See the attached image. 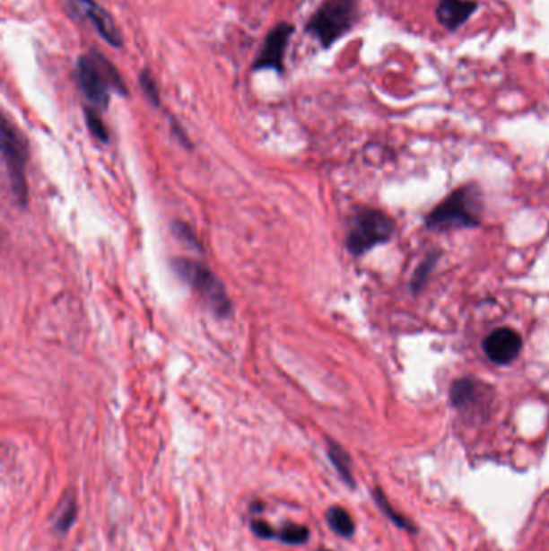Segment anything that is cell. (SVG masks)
<instances>
[{"instance_id": "1", "label": "cell", "mask_w": 549, "mask_h": 551, "mask_svg": "<svg viewBox=\"0 0 549 551\" xmlns=\"http://www.w3.org/2000/svg\"><path fill=\"white\" fill-rule=\"evenodd\" d=\"M76 79L79 91L97 110H105L109 107L111 92L127 95L125 79L121 78L117 66L95 48L78 57Z\"/></svg>"}, {"instance_id": "2", "label": "cell", "mask_w": 549, "mask_h": 551, "mask_svg": "<svg viewBox=\"0 0 549 551\" xmlns=\"http://www.w3.org/2000/svg\"><path fill=\"white\" fill-rule=\"evenodd\" d=\"M358 20L360 0H324L306 22L305 30L322 48H330L353 30Z\"/></svg>"}, {"instance_id": "3", "label": "cell", "mask_w": 549, "mask_h": 551, "mask_svg": "<svg viewBox=\"0 0 549 551\" xmlns=\"http://www.w3.org/2000/svg\"><path fill=\"white\" fill-rule=\"evenodd\" d=\"M479 224L480 194L474 184L455 190L425 216V226L439 232L477 228Z\"/></svg>"}, {"instance_id": "4", "label": "cell", "mask_w": 549, "mask_h": 551, "mask_svg": "<svg viewBox=\"0 0 549 551\" xmlns=\"http://www.w3.org/2000/svg\"><path fill=\"white\" fill-rule=\"evenodd\" d=\"M176 273L186 283L194 287V291L204 299L205 303L210 307L213 313L220 318H229L232 313V303L229 299L228 292L216 276L202 263L178 258L173 263Z\"/></svg>"}, {"instance_id": "5", "label": "cell", "mask_w": 549, "mask_h": 551, "mask_svg": "<svg viewBox=\"0 0 549 551\" xmlns=\"http://www.w3.org/2000/svg\"><path fill=\"white\" fill-rule=\"evenodd\" d=\"M395 223L387 213L374 208H362L354 214L352 228L346 237V249L354 257H362L376 245L392 239Z\"/></svg>"}, {"instance_id": "6", "label": "cell", "mask_w": 549, "mask_h": 551, "mask_svg": "<svg viewBox=\"0 0 549 551\" xmlns=\"http://www.w3.org/2000/svg\"><path fill=\"white\" fill-rule=\"evenodd\" d=\"M2 153L7 165L16 202L24 206L28 202V181H26L28 149L23 136L20 135V131L8 121L7 117L2 119Z\"/></svg>"}, {"instance_id": "7", "label": "cell", "mask_w": 549, "mask_h": 551, "mask_svg": "<svg viewBox=\"0 0 549 551\" xmlns=\"http://www.w3.org/2000/svg\"><path fill=\"white\" fill-rule=\"evenodd\" d=\"M68 7L76 18L91 24L109 46L115 48L125 46L117 22L100 4L95 0H68Z\"/></svg>"}, {"instance_id": "8", "label": "cell", "mask_w": 549, "mask_h": 551, "mask_svg": "<svg viewBox=\"0 0 549 551\" xmlns=\"http://www.w3.org/2000/svg\"><path fill=\"white\" fill-rule=\"evenodd\" d=\"M295 32L293 24L279 23L275 24L271 31L267 32L266 39L263 42V48L259 50L258 56L253 60L251 68L253 71L271 70L275 73L285 71V50L289 48L292 34Z\"/></svg>"}, {"instance_id": "9", "label": "cell", "mask_w": 549, "mask_h": 551, "mask_svg": "<svg viewBox=\"0 0 549 551\" xmlns=\"http://www.w3.org/2000/svg\"><path fill=\"white\" fill-rule=\"evenodd\" d=\"M484 350L492 362L496 364H510L518 358L522 350V337L510 328L496 329L484 340Z\"/></svg>"}, {"instance_id": "10", "label": "cell", "mask_w": 549, "mask_h": 551, "mask_svg": "<svg viewBox=\"0 0 549 551\" xmlns=\"http://www.w3.org/2000/svg\"><path fill=\"white\" fill-rule=\"evenodd\" d=\"M477 8L479 4L474 0H440L437 20L448 31H458Z\"/></svg>"}, {"instance_id": "11", "label": "cell", "mask_w": 549, "mask_h": 551, "mask_svg": "<svg viewBox=\"0 0 549 551\" xmlns=\"http://www.w3.org/2000/svg\"><path fill=\"white\" fill-rule=\"evenodd\" d=\"M485 387L487 386L482 384L477 379H458L449 389V398L456 408L471 410L485 402V395H487Z\"/></svg>"}, {"instance_id": "12", "label": "cell", "mask_w": 549, "mask_h": 551, "mask_svg": "<svg viewBox=\"0 0 549 551\" xmlns=\"http://www.w3.org/2000/svg\"><path fill=\"white\" fill-rule=\"evenodd\" d=\"M326 520L329 528L344 538H352L354 534V522L352 516L342 506H332L326 512Z\"/></svg>"}, {"instance_id": "13", "label": "cell", "mask_w": 549, "mask_h": 551, "mask_svg": "<svg viewBox=\"0 0 549 551\" xmlns=\"http://www.w3.org/2000/svg\"><path fill=\"white\" fill-rule=\"evenodd\" d=\"M327 453H329L332 465H334V468H336L338 474H340V477H342L350 487H354L353 474H352V461H350V457L346 455L345 450L342 449L336 442H329Z\"/></svg>"}, {"instance_id": "14", "label": "cell", "mask_w": 549, "mask_h": 551, "mask_svg": "<svg viewBox=\"0 0 549 551\" xmlns=\"http://www.w3.org/2000/svg\"><path fill=\"white\" fill-rule=\"evenodd\" d=\"M76 518V503L71 494L65 496L54 514V526L58 532H66Z\"/></svg>"}, {"instance_id": "15", "label": "cell", "mask_w": 549, "mask_h": 551, "mask_svg": "<svg viewBox=\"0 0 549 551\" xmlns=\"http://www.w3.org/2000/svg\"><path fill=\"white\" fill-rule=\"evenodd\" d=\"M374 498H376L379 508L388 516V520L395 522V526L405 529V530H408V532H417V529L414 528V524H413L411 520H406L405 516H401L400 512H396L393 510L392 504L387 500V496L384 495V492H382L380 488H376V490H374Z\"/></svg>"}, {"instance_id": "16", "label": "cell", "mask_w": 549, "mask_h": 551, "mask_svg": "<svg viewBox=\"0 0 549 551\" xmlns=\"http://www.w3.org/2000/svg\"><path fill=\"white\" fill-rule=\"evenodd\" d=\"M439 252L429 253V255H427V258H425V260L419 265V268L416 269V273H414V276H413V281H411V291L417 293V292H421L423 289H424L425 284H427L429 277L431 276V271H433V268L437 267V261H439Z\"/></svg>"}, {"instance_id": "17", "label": "cell", "mask_w": 549, "mask_h": 551, "mask_svg": "<svg viewBox=\"0 0 549 551\" xmlns=\"http://www.w3.org/2000/svg\"><path fill=\"white\" fill-rule=\"evenodd\" d=\"M309 537V530L305 526L299 524H285L281 532L277 534V538L287 545H301L305 544Z\"/></svg>"}, {"instance_id": "18", "label": "cell", "mask_w": 549, "mask_h": 551, "mask_svg": "<svg viewBox=\"0 0 549 551\" xmlns=\"http://www.w3.org/2000/svg\"><path fill=\"white\" fill-rule=\"evenodd\" d=\"M86 121L87 127L95 139H99L100 142H109V139H110L109 129L105 127L100 115L94 109H86Z\"/></svg>"}, {"instance_id": "19", "label": "cell", "mask_w": 549, "mask_h": 551, "mask_svg": "<svg viewBox=\"0 0 549 551\" xmlns=\"http://www.w3.org/2000/svg\"><path fill=\"white\" fill-rule=\"evenodd\" d=\"M139 84H141L144 94L147 95L150 102L155 107H160V89H158L157 79L153 78V74L149 70H142L139 73Z\"/></svg>"}, {"instance_id": "20", "label": "cell", "mask_w": 549, "mask_h": 551, "mask_svg": "<svg viewBox=\"0 0 549 551\" xmlns=\"http://www.w3.org/2000/svg\"><path fill=\"white\" fill-rule=\"evenodd\" d=\"M251 529H253V532L257 534V536L261 537V538H271V537H277V532H274L271 526L265 522V520H251Z\"/></svg>"}]
</instances>
